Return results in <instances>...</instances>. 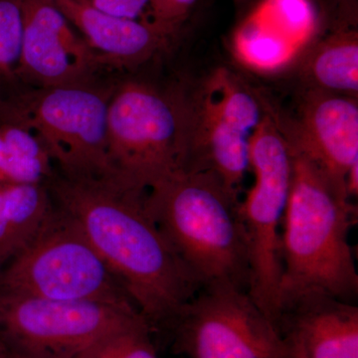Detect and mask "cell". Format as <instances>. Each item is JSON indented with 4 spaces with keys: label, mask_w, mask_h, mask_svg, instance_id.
<instances>
[{
    "label": "cell",
    "mask_w": 358,
    "mask_h": 358,
    "mask_svg": "<svg viewBox=\"0 0 358 358\" xmlns=\"http://www.w3.org/2000/svg\"><path fill=\"white\" fill-rule=\"evenodd\" d=\"M54 203L93 245L152 331L169 329L200 289L148 214V192L54 173Z\"/></svg>",
    "instance_id": "obj_1"
},
{
    "label": "cell",
    "mask_w": 358,
    "mask_h": 358,
    "mask_svg": "<svg viewBox=\"0 0 358 358\" xmlns=\"http://www.w3.org/2000/svg\"><path fill=\"white\" fill-rule=\"evenodd\" d=\"M289 145L293 174L282 224L280 294L317 289L355 303L358 274L350 232L357 221V207L345 188Z\"/></svg>",
    "instance_id": "obj_2"
},
{
    "label": "cell",
    "mask_w": 358,
    "mask_h": 358,
    "mask_svg": "<svg viewBox=\"0 0 358 358\" xmlns=\"http://www.w3.org/2000/svg\"><path fill=\"white\" fill-rule=\"evenodd\" d=\"M150 217L201 287L248 292V241L240 199L209 171L178 169L148 192Z\"/></svg>",
    "instance_id": "obj_3"
},
{
    "label": "cell",
    "mask_w": 358,
    "mask_h": 358,
    "mask_svg": "<svg viewBox=\"0 0 358 358\" xmlns=\"http://www.w3.org/2000/svg\"><path fill=\"white\" fill-rule=\"evenodd\" d=\"M115 86L94 79L2 92L0 120L34 134L60 176L115 181L107 143L108 107Z\"/></svg>",
    "instance_id": "obj_4"
},
{
    "label": "cell",
    "mask_w": 358,
    "mask_h": 358,
    "mask_svg": "<svg viewBox=\"0 0 358 358\" xmlns=\"http://www.w3.org/2000/svg\"><path fill=\"white\" fill-rule=\"evenodd\" d=\"M189 117L185 95L138 79L115 83L107 143L115 182L148 192L185 160Z\"/></svg>",
    "instance_id": "obj_5"
},
{
    "label": "cell",
    "mask_w": 358,
    "mask_h": 358,
    "mask_svg": "<svg viewBox=\"0 0 358 358\" xmlns=\"http://www.w3.org/2000/svg\"><path fill=\"white\" fill-rule=\"evenodd\" d=\"M0 292L136 308L77 224L56 205L38 234L0 272Z\"/></svg>",
    "instance_id": "obj_6"
},
{
    "label": "cell",
    "mask_w": 358,
    "mask_h": 358,
    "mask_svg": "<svg viewBox=\"0 0 358 358\" xmlns=\"http://www.w3.org/2000/svg\"><path fill=\"white\" fill-rule=\"evenodd\" d=\"M254 185L240 200V217L248 241V293L274 324L281 291V231L291 187L293 159L278 129L263 127L249 141Z\"/></svg>",
    "instance_id": "obj_7"
},
{
    "label": "cell",
    "mask_w": 358,
    "mask_h": 358,
    "mask_svg": "<svg viewBox=\"0 0 358 358\" xmlns=\"http://www.w3.org/2000/svg\"><path fill=\"white\" fill-rule=\"evenodd\" d=\"M169 329L174 350L188 358H291L248 293L227 285L201 287Z\"/></svg>",
    "instance_id": "obj_8"
},
{
    "label": "cell",
    "mask_w": 358,
    "mask_h": 358,
    "mask_svg": "<svg viewBox=\"0 0 358 358\" xmlns=\"http://www.w3.org/2000/svg\"><path fill=\"white\" fill-rule=\"evenodd\" d=\"M141 317L134 307L0 292L4 341L14 350L38 358H72L96 339Z\"/></svg>",
    "instance_id": "obj_9"
},
{
    "label": "cell",
    "mask_w": 358,
    "mask_h": 358,
    "mask_svg": "<svg viewBox=\"0 0 358 358\" xmlns=\"http://www.w3.org/2000/svg\"><path fill=\"white\" fill-rule=\"evenodd\" d=\"M22 43L17 83L49 88L96 79L105 67L69 20L47 0H20Z\"/></svg>",
    "instance_id": "obj_10"
},
{
    "label": "cell",
    "mask_w": 358,
    "mask_h": 358,
    "mask_svg": "<svg viewBox=\"0 0 358 358\" xmlns=\"http://www.w3.org/2000/svg\"><path fill=\"white\" fill-rule=\"evenodd\" d=\"M291 358H358V308L322 289L280 294L274 322Z\"/></svg>",
    "instance_id": "obj_11"
},
{
    "label": "cell",
    "mask_w": 358,
    "mask_h": 358,
    "mask_svg": "<svg viewBox=\"0 0 358 358\" xmlns=\"http://www.w3.org/2000/svg\"><path fill=\"white\" fill-rule=\"evenodd\" d=\"M288 134L292 145L346 190V174L358 162L357 98L310 90L299 124Z\"/></svg>",
    "instance_id": "obj_12"
},
{
    "label": "cell",
    "mask_w": 358,
    "mask_h": 358,
    "mask_svg": "<svg viewBox=\"0 0 358 358\" xmlns=\"http://www.w3.org/2000/svg\"><path fill=\"white\" fill-rule=\"evenodd\" d=\"M69 20L105 67L134 69L167 48L176 37L152 22L117 17L83 0H47Z\"/></svg>",
    "instance_id": "obj_13"
},
{
    "label": "cell",
    "mask_w": 358,
    "mask_h": 358,
    "mask_svg": "<svg viewBox=\"0 0 358 358\" xmlns=\"http://www.w3.org/2000/svg\"><path fill=\"white\" fill-rule=\"evenodd\" d=\"M54 210L47 183L0 187V272L34 239Z\"/></svg>",
    "instance_id": "obj_14"
},
{
    "label": "cell",
    "mask_w": 358,
    "mask_h": 358,
    "mask_svg": "<svg viewBox=\"0 0 358 358\" xmlns=\"http://www.w3.org/2000/svg\"><path fill=\"white\" fill-rule=\"evenodd\" d=\"M313 89L357 98L358 34L353 24L333 25L315 45L305 64Z\"/></svg>",
    "instance_id": "obj_15"
},
{
    "label": "cell",
    "mask_w": 358,
    "mask_h": 358,
    "mask_svg": "<svg viewBox=\"0 0 358 358\" xmlns=\"http://www.w3.org/2000/svg\"><path fill=\"white\" fill-rule=\"evenodd\" d=\"M54 173L53 162L38 138L0 120V187L48 183Z\"/></svg>",
    "instance_id": "obj_16"
},
{
    "label": "cell",
    "mask_w": 358,
    "mask_h": 358,
    "mask_svg": "<svg viewBox=\"0 0 358 358\" xmlns=\"http://www.w3.org/2000/svg\"><path fill=\"white\" fill-rule=\"evenodd\" d=\"M152 333L141 317L96 339L72 358H159Z\"/></svg>",
    "instance_id": "obj_17"
},
{
    "label": "cell",
    "mask_w": 358,
    "mask_h": 358,
    "mask_svg": "<svg viewBox=\"0 0 358 358\" xmlns=\"http://www.w3.org/2000/svg\"><path fill=\"white\" fill-rule=\"evenodd\" d=\"M20 0H0V86L10 91L18 86L16 71L22 43Z\"/></svg>",
    "instance_id": "obj_18"
},
{
    "label": "cell",
    "mask_w": 358,
    "mask_h": 358,
    "mask_svg": "<svg viewBox=\"0 0 358 358\" xmlns=\"http://www.w3.org/2000/svg\"><path fill=\"white\" fill-rule=\"evenodd\" d=\"M199 0H148L150 22L176 37Z\"/></svg>",
    "instance_id": "obj_19"
},
{
    "label": "cell",
    "mask_w": 358,
    "mask_h": 358,
    "mask_svg": "<svg viewBox=\"0 0 358 358\" xmlns=\"http://www.w3.org/2000/svg\"><path fill=\"white\" fill-rule=\"evenodd\" d=\"M83 1L110 15L150 22L148 0H83Z\"/></svg>",
    "instance_id": "obj_20"
},
{
    "label": "cell",
    "mask_w": 358,
    "mask_h": 358,
    "mask_svg": "<svg viewBox=\"0 0 358 358\" xmlns=\"http://www.w3.org/2000/svg\"><path fill=\"white\" fill-rule=\"evenodd\" d=\"M336 23L357 22V0H320Z\"/></svg>",
    "instance_id": "obj_21"
},
{
    "label": "cell",
    "mask_w": 358,
    "mask_h": 358,
    "mask_svg": "<svg viewBox=\"0 0 358 358\" xmlns=\"http://www.w3.org/2000/svg\"><path fill=\"white\" fill-rule=\"evenodd\" d=\"M346 192L348 197L352 200L357 199L358 194V162L353 164L346 174L345 179Z\"/></svg>",
    "instance_id": "obj_22"
},
{
    "label": "cell",
    "mask_w": 358,
    "mask_h": 358,
    "mask_svg": "<svg viewBox=\"0 0 358 358\" xmlns=\"http://www.w3.org/2000/svg\"><path fill=\"white\" fill-rule=\"evenodd\" d=\"M7 348H8V350H7L6 358H38L31 357V355H25V353L17 352V350H14L13 348H9L8 345H7Z\"/></svg>",
    "instance_id": "obj_23"
},
{
    "label": "cell",
    "mask_w": 358,
    "mask_h": 358,
    "mask_svg": "<svg viewBox=\"0 0 358 358\" xmlns=\"http://www.w3.org/2000/svg\"><path fill=\"white\" fill-rule=\"evenodd\" d=\"M7 345L2 336L1 331H0V358H6L7 353Z\"/></svg>",
    "instance_id": "obj_24"
},
{
    "label": "cell",
    "mask_w": 358,
    "mask_h": 358,
    "mask_svg": "<svg viewBox=\"0 0 358 358\" xmlns=\"http://www.w3.org/2000/svg\"><path fill=\"white\" fill-rule=\"evenodd\" d=\"M234 1H236L237 3H242V2L247 1V0H234Z\"/></svg>",
    "instance_id": "obj_25"
},
{
    "label": "cell",
    "mask_w": 358,
    "mask_h": 358,
    "mask_svg": "<svg viewBox=\"0 0 358 358\" xmlns=\"http://www.w3.org/2000/svg\"><path fill=\"white\" fill-rule=\"evenodd\" d=\"M1 92H3V89H2V87L0 86V93H1Z\"/></svg>",
    "instance_id": "obj_26"
}]
</instances>
